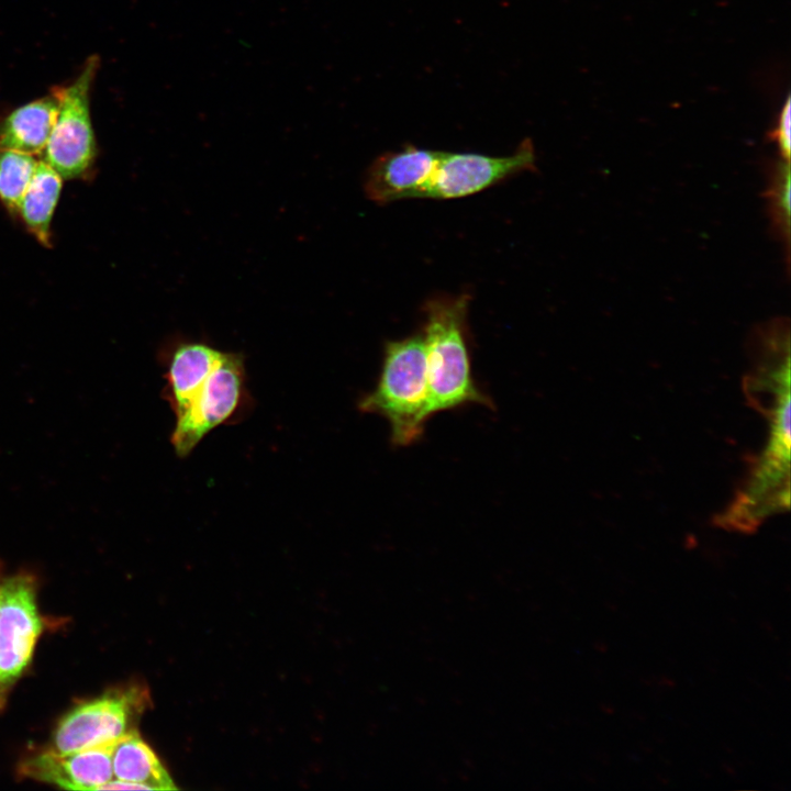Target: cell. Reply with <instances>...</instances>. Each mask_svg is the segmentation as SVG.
Returning <instances> with one entry per match:
<instances>
[{
    "instance_id": "6da1fadb",
    "label": "cell",
    "mask_w": 791,
    "mask_h": 791,
    "mask_svg": "<svg viewBox=\"0 0 791 791\" xmlns=\"http://www.w3.org/2000/svg\"><path fill=\"white\" fill-rule=\"evenodd\" d=\"M744 390L748 402L769 421L768 439L745 482L714 521L722 528L750 533L790 505V353L757 355Z\"/></svg>"
},
{
    "instance_id": "7a4b0ae2",
    "label": "cell",
    "mask_w": 791,
    "mask_h": 791,
    "mask_svg": "<svg viewBox=\"0 0 791 791\" xmlns=\"http://www.w3.org/2000/svg\"><path fill=\"white\" fill-rule=\"evenodd\" d=\"M469 301L466 293L444 296L423 308L430 417L467 404L493 406L471 374L466 326Z\"/></svg>"
},
{
    "instance_id": "3957f363",
    "label": "cell",
    "mask_w": 791,
    "mask_h": 791,
    "mask_svg": "<svg viewBox=\"0 0 791 791\" xmlns=\"http://www.w3.org/2000/svg\"><path fill=\"white\" fill-rule=\"evenodd\" d=\"M364 413L385 417L394 446L421 438L428 415V376L422 334L388 342L377 385L358 402Z\"/></svg>"
},
{
    "instance_id": "277c9868",
    "label": "cell",
    "mask_w": 791,
    "mask_h": 791,
    "mask_svg": "<svg viewBox=\"0 0 791 791\" xmlns=\"http://www.w3.org/2000/svg\"><path fill=\"white\" fill-rule=\"evenodd\" d=\"M250 406L243 355L222 352L190 405L176 417L170 442L177 456L187 457L208 433L237 423Z\"/></svg>"
},
{
    "instance_id": "5b68a950",
    "label": "cell",
    "mask_w": 791,
    "mask_h": 791,
    "mask_svg": "<svg viewBox=\"0 0 791 791\" xmlns=\"http://www.w3.org/2000/svg\"><path fill=\"white\" fill-rule=\"evenodd\" d=\"M99 65V57L90 56L80 74L68 86L59 88L58 114L42 153L44 161L62 178L80 177L96 156L90 91Z\"/></svg>"
},
{
    "instance_id": "8992f818",
    "label": "cell",
    "mask_w": 791,
    "mask_h": 791,
    "mask_svg": "<svg viewBox=\"0 0 791 791\" xmlns=\"http://www.w3.org/2000/svg\"><path fill=\"white\" fill-rule=\"evenodd\" d=\"M43 630L36 604V580L29 572L0 582V711L29 666Z\"/></svg>"
},
{
    "instance_id": "52a82bcc",
    "label": "cell",
    "mask_w": 791,
    "mask_h": 791,
    "mask_svg": "<svg viewBox=\"0 0 791 791\" xmlns=\"http://www.w3.org/2000/svg\"><path fill=\"white\" fill-rule=\"evenodd\" d=\"M148 703L138 686L111 690L71 709L57 724L51 749L66 753L121 739Z\"/></svg>"
},
{
    "instance_id": "ba28073f",
    "label": "cell",
    "mask_w": 791,
    "mask_h": 791,
    "mask_svg": "<svg viewBox=\"0 0 791 791\" xmlns=\"http://www.w3.org/2000/svg\"><path fill=\"white\" fill-rule=\"evenodd\" d=\"M535 158L530 140H524L512 155L500 157L438 152L417 198L455 199L478 193L511 176L534 171Z\"/></svg>"
},
{
    "instance_id": "9c48e42d",
    "label": "cell",
    "mask_w": 791,
    "mask_h": 791,
    "mask_svg": "<svg viewBox=\"0 0 791 791\" xmlns=\"http://www.w3.org/2000/svg\"><path fill=\"white\" fill-rule=\"evenodd\" d=\"M119 740L66 753L49 748L25 758L19 773L62 789L100 790L113 779L112 753Z\"/></svg>"
},
{
    "instance_id": "30bf717a",
    "label": "cell",
    "mask_w": 791,
    "mask_h": 791,
    "mask_svg": "<svg viewBox=\"0 0 791 791\" xmlns=\"http://www.w3.org/2000/svg\"><path fill=\"white\" fill-rule=\"evenodd\" d=\"M439 151L406 146L383 153L369 166L364 189L376 203L416 199L428 178Z\"/></svg>"
},
{
    "instance_id": "8fae6325",
    "label": "cell",
    "mask_w": 791,
    "mask_h": 791,
    "mask_svg": "<svg viewBox=\"0 0 791 791\" xmlns=\"http://www.w3.org/2000/svg\"><path fill=\"white\" fill-rule=\"evenodd\" d=\"M221 355L210 344L187 339L176 341L167 348L163 396L176 417L190 405Z\"/></svg>"
},
{
    "instance_id": "7c38bea8",
    "label": "cell",
    "mask_w": 791,
    "mask_h": 791,
    "mask_svg": "<svg viewBox=\"0 0 791 791\" xmlns=\"http://www.w3.org/2000/svg\"><path fill=\"white\" fill-rule=\"evenodd\" d=\"M59 109V88L23 104L0 123V151L42 153L48 141Z\"/></svg>"
},
{
    "instance_id": "4fadbf2b",
    "label": "cell",
    "mask_w": 791,
    "mask_h": 791,
    "mask_svg": "<svg viewBox=\"0 0 791 791\" xmlns=\"http://www.w3.org/2000/svg\"><path fill=\"white\" fill-rule=\"evenodd\" d=\"M113 778L144 784L147 790H175L172 779L137 731L123 736L112 753Z\"/></svg>"
},
{
    "instance_id": "5bb4252c",
    "label": "cell",
    "mask_w": 791,
    "mask_h": 791,
    "mask_svg": "<svg viewBox=\"0 0 791 791\" xmlns=\"http://www.w3.org/2000/svg\"><path fill=\"white\" fill-rule=\"evenodd\" d=\"M62 179L48 164L40 160L18 208L26 226L43 244H48L51 220L59 198Z\"/></svg>"
},
{
    "instance_id": "9a60e30c",
    "label": "cell",
    "mask_w": 791,
    "mask_h": 791,
    "mask_svg": "<svg viewBox=\"0 0 791 791\" xmlns=\"http://www.w3.org/2000/svg\"><path fill=\"white\" fill-rule=\"evenodd\" d=\"M34 155L19 151H0V199L18 209L37 166Z\"/></svg>"
},
{
    "instance_id": "2e32d148",
    "label": "cell",
    "mask_w": 791,
    "mask_h": 791,
    "mask_svg": "<svg viewBox=\"0 0 791 791\" xmlns=\"http://www.w3.org/2000/svg\"><path fill=\"white\" fill-rule=\"evenodd\" d=\"M775 235L784 243L789 252L790 242V166L781 159L771 168L769 185L765 193Z\"/></svg>"
},
{
    "instance_id": "e0dca14e",
    "label": "cell",
    "mask_w": 791,
    "mask_h": 791,
    "mask_svg": "<svg viewBox=\"0 0 791 791\" xmlns=\"http://www.w3.org/2000/svg\"><path fill=\"white\" fill-rule=\"evenodd\" d=\"M771 138L776 142L781 159L789 161L790 158V101L787 99L781 110L778 122L771 132Z\"/></svg>"
},
{
    "instance_id": "ac0fdd59",
    "label": "cell",
    "mask_w": 791,
    "mask_h": 791,
    "mask_svg": "<svg viewBox=\"0 0 791 791\" xmlns=\"http://www.w3.org/2000/svg\"><path fill=\"white\" fill-rule=\"evenodd\" d=\"M1 579H2V577H1V573H0V582H1Z\"/></svg>"
}]
</instances>
